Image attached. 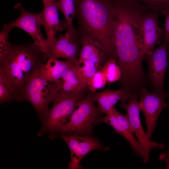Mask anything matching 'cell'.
Returning <instances> with one entry per match:
<instances>
[{"label":"cell","instance_id":"6","mask_svg":"<svg viewBox=\"0 0 169 169\" xmlns=\"http://www.w3.org/2000/svg\"><path fill=\"white\" fill-rule=\"evenodd\" d=\"M94 102L90 94L79 100L69 121L61 128L58 135L72 133L91 135L94 126L102 117Z\"/></svg>","mask_w":169,"mask_h":169},{"label":"cell","instance_id":"20","mask_svg":"<svg viewBox=\"0 0 169 169\" xmlns=\"http://www.w3.org/2000/svg\"><path fill=\"white\" fill-rule=\"evenodd\" d=\"M77 76L84 86L87 89L89 80L98 69L95 64L88 60L78 59L75 64Z\"/></svg>","mask_w":169,"mask_h":169},{"label":"cell","instance_id":"2","mask_svg":"<svg viewBox=\"0 0 169 169\" xmlns=\"http://www.w3.org/2000/svg\"><path fill=\"white\" fill-rule=\"evenodd\" d=\"M79 36L90 37L101 45L106 61L117 56L115 42V10L109 0H74Z\"/></svg>","mask_w":169,"mask_h":169},{"label":"cell","instance_id":"8","mask_svg":"<svg viewBox=\"0 0 169 169\" xmlns=\"http://www.w3.org/2000/svg\"><path fill=\"white\" fill-rule=\"evenodd\" d=\"M59 136L65 142L70 150L71 160L68 167L69 169L81 168L80 161L92 151L96 150L105 151L110 149L91 135L72 133L60 134Z\"/></svg>","mask_w":169,"mask_h":169},{"label":"cell","instance_id":"14","mask_svg":"<svg viewBox=\"0 0 169 169\" xmlns=\"http://www.w3.org/2000/svg\"><path fill=\"white\" fill-rule=\"evenodd\" d=\"M158 16L149 10L143 16L142 31L144 53L155 48V46L160 44L164 38V29L159 26Z\"/></svg>","mask_w":169,"mask_h":169},{"label":"cell","instance_id":"10","mask_svg":"<svg viewBox=\"0 0 169 169\" xmlns=\"http://www.w3.org/2000/svg\"><path fill=\"white\" fill-rule=\"evenodd\" d=\"M168 95L166 92H150L147 89L142 91L139 106L140 110L144 114L146 126V133L150 139L156 128L159 116L163 110L167 106L166 98Z\"/></svg>","mask_w":169,"mask_h":169},{"label":"cell","instance_id":"24","mask_svg":"<svg viewBox=\"0 0 169 169\" xmlns=\"http://www.w3.org/2000/svg\"><path fill=\"white\" fill-rule=\"evenodd\" d=\"M61 78L70 84L76 90L80 92L84 93L86 90L77 76L75 64L70 67L64 72Z\"/></svg>","mask_w":169,"mask_h":169},{"label":"cell","instance_id":"1","mask_svg":"<svg viewBox=\"0 0 169 169\" xmlns=\"http://www.w3.org/2000/svg\"><path fill=\"white\" fill-rule=\"evenodd\" d=\"M110 1L115 13V42L122 76L127 79L138 78L144 73L142 18L149 9L137 0Z\"/></svg>","mask_w":169,"mask_h":169},{"label":"cell","instance_id":"15","mask_svg":"<svg viewBox=\"0 0 169 169\" xmlns=\"http://www.w3.org/2000/svg\"><path fill=\"white\" fill-rule=\"evenodd\" d=\"M59 9L58 0H52L44 5L43 9L40 13L42 26L47 37L48 47L56 38L58 31H62L67 28L66 22L59 19Z\"/></svg>","mask_w":169,"mask_h":169},{"label":"cell","instance_id":"21","mask_svg":"<svg viewBox=\"0 0 169 169\" xmlns=\"http://www.w3.org/2000/svg\"><path fill=\"white\" fill-rule=\"evenodd\" d=\"M100 68L103 72L108 84L120 80L121 77V71L116 60L114 59H109Z\"/></svg>","mask_w":169,"mask_h":169},{"label":"cell","instance_id":"17","mask_svg":"<svg viewBox=\"0 0 169 169\" xmlns=\"http://www.w3.org/2000/svg\"><path fill=\"white\" fill-rule=\"evenodd\" d=\"M81 48L78 59L88 60L93 62L98 69L106 62L100 44L94 38L86 36H79Z\"/></svg>","mask_w":169,"mask_h":169},{"label":"cell","instance_id":"16","mask_svg":"<svg viewBox=\"0 0 169 169\" xmlns=\"http://www.w3.org/2000/svg\"><path fill=\"white\" fill-rule=\"evenodd\" d=\"M94 102L98 104V107L102 114H107L120 100L129 101L134 95L125 86L116 90L106 89L90 94Z\"/></svg>","mask_w":169,"mask_h":169},{"label":"cell","instance_id":"19","mask_svg":"<svg viewBox=\"0 0 169 169\" xmlns=\"http://www.w3.org/2000/svg\"><path fill=\"white\" fill-rule=\"evenodd\" d=\"M59 9L63 14L65 19L67 32L68 35L73 37L78 36V33L73 24V20L75 17V10L74 0H58Z\"/></svg>","mask_w":169,"mask_h":169},{"label":"cell","instance_id":"26","mask_svg":"<svg viewBox=\"0 0 169 169\" xmlns=\"http://www.w3.org/2000/svg\"><path fill=\"white\" fill-rule=\"evenodd\" d=\"M57 86L58 92L62 94L72 95L84 94L76 90L71 84L61 78L54 82Z\"/></svg>","mask_w":169,"mask_h":169},{"label":"cell","instance_id":"12","mask_svg":"<svg viewBox=\"0 0 169 169\" xmlns=\"http://www.w3.org/2000/svg\"><path fill=\"white\" fill-rule=\"evenodd\" d=\"M99 123H106L111 126L115 133L121 135L126 140L137 156L144 159V150L134 136L127 114L120 113L113 107L101 118Z\"/></svg>","mask_w":169,"mask_h":169},{"label":"cell","instance_id":"9","mask_svg":"<svg viewBox=\"0 0 169 169\" xmlns=\"http://www.w3.org/2000/svg\"><path fill=\"white\" fill-rule=\"evenodd\" d=\"M137 98L136 96L133 95L127 104L125 101H121L119 107L125 109L127 112L132 131L137 137L144 152L143 162L146 163L148 162L149 154L152 149H163L164 146L161 143L151 141L145 132L140 119L141 110Z\"/></svg>","mask_w":169,"mask_h":169},{"label":"cell","instance_id":"3","mask_svg":"<svg viewBox=\"0 0 169 169\" xmlns=\"http://www.w3.org/2000/svg\"><path fill=\"white\" fill-rule=\"evenodd\" d=\"M8 36H0V69L3 71L16 96L33 74L48 59L34 43L13 45Z\"/></svg>","mask_w":169,"mask_h":169},{"label":"cell","instance_id":"25","mask_svg":"<svg viewBox=\"0 0 169 169\" xmlns=\"http://www.w3.org/2000/svg\"><path fill=\"white\" fill-rule=\"evenodd\" d=\"M107 83V80L103 72L100 69L98 70L89 80L87 89L92 92H95L97 90L104 88Z\"/></svg>","mask_w":169,"mask_h":169},{"label":"cell","instance_id":"30","mask_svg":"<svg viewBox=\"0 0 169 169\" xmlns=\"http://www.w3.org/2000/svg\"><path fill=\"white\" fill-rule=\"evenodd\" d=\"M167 55L168 58L169 59V49L167 50Z\"/></svg>","mask_w":169,"mask_h":169},{"label":"cell","instance_id":"7","mask_svg":"<svg viewBox=\"0 0 169 169\" xmlns=\"http://www.w3.org/2000/svg\"><path fill=\"white\" fill-rule=\"evenodd\" d=\"M169 42L164 38L158 47L145 52L143 60L148 66L146 76L152 85L153 92H164V82L168 65L167 52Z\"/></svg>","mask_w":169,"mask_h":169},{"label":"cell","instance_id":"28","mask_svg":"<svg viewBox=\"0 0 169 169\" xmlns=\"http://www.w3.org/2000/svg\"><path fill=\"white\" fill-rule=\"evenodd\" d=\"M161 161H164L166 164V168L169 169V149L159 155Z\"/></svg>","mask_w":169,"mask_h":169},{"label":"cell","instance_id":"5","mask_svg":"<svg viewBox=\"0 0 169 169\" xmlns=\"http://www.w3.org/2000/svg\"><path fill=\"white\" fill-rule=\"evenodd\" d=\"M84 95L81 94L68 95L58 92L51 108L41 121L42 125L38 136L40 137L48 133L50 139L56 137L61 128L69 121L77 102Z\"/></svg>","mask_w":169,"mask_h":169},{"label":"cell","instance_id":"29","mask_svg":"<svg viewBox=\"0 0 169 169\" xmlns=\"http://www.w3.org/2000/svg\"><path fill=\"white\" fill-rule=\"evenodd\" d=\"M52 0H42L43 5L50 2Z\"/></svg>","mask_w":169,"mask_h":169},{"label":"cell","instance_id":"13","mask_svg":"<svg viewBox=\"0 0 169 169\" xmlns=\"http://www.w3.org/2000/svg\"><path fill=\"white\" fill-rule=\"evenodd\" d=\"M79 43V36L60 34L48 46L45 53L48 59L64 58L76 64L78 60Z\"/></svg>","mask_w":169,"mask_h":169},{"label":"cell","instance_id":"23","mask_svg":"<svg viewBox=\"0 0 169 169\" xmlns=\"http://www.w3.org/2000/svg\"><path fill=\"white\" fill-rule=\"evenodd\" d=\"M158 16L169 11V0H137Z\"/></svg>","mask_w":169,"mask_h":169},{"label":"cell","instance_id":"27","mask_svg":"<svg viewBox=\"0 0 169 169\" xmlns=\"http://www.w3.org/2000/svg\"><path fill=\"white\" fill-rule=\"evenodd\" d=\"M163 16L165 19L164 29L165 34L164 38L169 42V11L165 13Z\"/></svg>","mask_w":169,"mask_h":169},{"label":"cell","instance_id":"22","mask_svg":"<svg viewBox=\"0 0 169 169\" xmlns=\"http://www.w3.org/2000/svg\"><path fill=\"white\" fill-rule=\"evenodd\" d=\"M15 95L3 71L0 69V103L15 100Z\"/></svg>","mask_w":169,"mask_h":169},{"label":"cell","instance_id":"18","mask_svg":"<svg viewBox=\"0 0 169 169\" xmlns=\"http://www.w3.org/2000/svg\"><path fill=\"white\" fill-rule=\"evenodd\" d=\"M74 64L67 60L61 61L57 59H49L46 63L41 66L40 70L47 80L54 82L60 79L64 72Z\"/></svg>","mask_w":169,"mask_h":169},{"label":"cell","instance_id":"4","mask_svg":"<svg viewBox=\"0 0 169 169\" xmlns=\"http://www.w3.org/2000/svg\"><path fill=\"white\" fill-rule=\"evenodd\" d=\"M47 80L42 74L40 68L31 76L17 95L15 100L18 102L25 100L29 102L35 109L41 121L48 114L49 104L54 101L58 92V88L54 82Z\"/></svg>","mask_w":169,"mask_h":169},{"label":"cell","instance_id":"11","mask_svg":"<svg viewBox=\"0 0 169 169\" xmlns=\"http://www.w3.org/2000/svg\"><path fill=\"white\" fill-rule=\"evenodd\" d=\"M14 9L19 10V16L14 21L7 24L12 30L15 28H20L28 33L33 39L34 43L45 53L48 43L40 31L42 20L40 13H35L26 10L20 3L15 5Z\"/></svg>","mask_w":169,"mask_h":169}]
</instances>
